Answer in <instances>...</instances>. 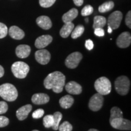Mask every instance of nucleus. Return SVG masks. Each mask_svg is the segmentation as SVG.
<instances>
[{
	"label": "nucleus",
	"mask_w": 131,
	"mask_h": 131,
	"mask_svg": "<svg viewBox=\"0 0 131 131\" xmlns=\"http://www.w3.org/2000/svg\"><path fill=\"white\" fill-rule=\"evenodd\" d=\"M30 47L26 45H21L16 48V56L20 58H26L29 56L30 53Z\"/></svg>",
	"instance_id": "15"
},
{
	"label": "nucleus",
	"mask_w": 131,
	"mask_h": 131,
	"mask_svg": "<svg viewBox=\"0 0 131 131\" xmlns=\"http://www.w3.org/2000/svg\"><path fill=\"white\" fill-rule=\"evenodd\" d=\"M126 24L129 28H131V11H129L126 16L125 18Z\"/></svg>",
	"instance_id": "35"
},
{
	"label": "nucleus",
	"mask_w": 131,
	"mask_h": 131,
	"mask_svg": "<svg viewBox=\"0 0 131 131\" xmlns=\"http://www.w3.org/2000/svg\"><path fill=\"white\" fill-rule=\"evenodd\" d=\"M94 12V8L91 5H87L81 10V15L83 16H86L90 15Z\"/></svg>",
	"instance_id": "29"
},
{
	"label": "nucleus",
	"mask_w": 131,
	"mask_h": 131,
	"mask_svg": "<svg viewBox=\"0 0 131 131\" xmlns=\"http://www.w3.org/2000/svg\"><path fill=\"white\" fill-rule=\"evenodd\" d=\"M112 29L111 28V27H109V26H108V29H107V32L109 33V34H111V33L112 32Z\"/></svg>",
	"instance_id": "40"
},
{
	"label": "nucleus",
	"mask_w": 131,
	"mask_h": 131,
	"mask_svg": "<svg viewBox=\"0 0 131 131\" xmlns=\"http://www.w3.org/2000/svg\"><path fill=\"white\" fill-rule=\"evenodd\" d=\"M84 31V27L83 25H78L73 29L71 33V37L73 39L78 38V37H81L82 34Z\"/></svg>",
	"instance_id": "25"
},
{
	"label": "nucleus",
	"mask_w": 131,
	"mask_h": 131,
	"mask_svg": "<svg viewBox=\"0 0 131 131\" xmlns=\"http://www.w3.org/2000/svg\"><path fill=\"white\" fill-rule=\"evenodd\" d=\"M32 131H39V130H32Z\"/></svg>",
	"instance_id": "43"
},
{
	"label": "nucleus",
	"mask_w": 131,
	"mask_h": 131,
	"mask_svg": "<svg viewBox=\"0 0 131 131\" xmlns=\"http://www.w3.org/2000/svg\"><path fill=\"white\" fill-rule=\"evenodd\" d=\"M52 37L49 35H45L39 37L35 40V46L38 49H43L47 46L52 41Z\"/></svg>",
	"instance_id": "12"
},
{
	"label": "nucleus",
	"mask_w": 131,
	"mask_h": 131,
	"mask_svg": "<svg viewBox=\"0 0 131 131\" xmlns=\"http://www.w3.org/2000/svg\"><path fill=\"white\" fill-rule=\"evenodd\" d=\"M17 89L14 85L10 83H5L0 86V96L4 100L14 101L18 97Z\"/></svg>",
	"instance_id": "2"
},
{
	"label": "nucleus",
	"mask_w": 131,
	"mask_h": 131,
	"mask_svg": "<svg viewBox=\"0 0 131 131\" xmlns=\"http://www.w3.org/2000/svg\"><path fill=\"white\" fill-rule=\"evenodd\" d=\"M66 77L63 73L58 71L50 73L44 81V86L47 89H52L54 92H61L65 86Z\"/></svg>",
	"instance_id": "1"
},
{
	"label": "nucleus",
	"mask_w": 131,
	"mask_h": 131,
	"mask_svg": "<svg viewBox=\"0 0 131 131\" xmlns=\"http://www.w3.org/2000/svg\"><path fill=\"white\" fill-rule=\"evenodd\" d=\"M111 126L114 129L119 130H130L131 129V122L130 120L124 119L123 117L117 118L109 119Z\"/></svg>",
	"instance_id": "6"
},
{
	"label": "nucleus",
	"mask_w": 131,
	"mask_h": 131,
	"mask_svg": "<svg viewBox=\"0 0 131 131\" xmlns=\"http://www.w3.org/2000/svg\"><path fill=\"white\" fill-rule=\"evenodd\" d=\"M37 24L39 27L45 30H49L52 27V23L51 19L47 16H40L36 19Z\"/></svg>",
	"instance_id": "16"
},
{
	"label": "nucleus",
	"mask_w": 131,
	"mask_h": 131,
	"mask_svg": "<svg viewBox=\"0 0 131 131\" xmlns=\"http://www.w3.org/2000/svg\"><path fill=\"white\" fill-rule=\"evenodd\" d=\"M44 114H45V111L43 109H39L34 111L32 114V117L35 119H38L41 118L43 116Z\"/></svg>",
	"instance_id": "32"
},
{
	"label": "nucleus",
	"mask_w": 131,
	"mask_h": 131,
	"mask_svg": "<svg viewBox=\"0 0 131 131\" xmlns=\"http://www.w3.org/2000/svg\"><path fill=\"white\" fill-rule=\"evenodd\" d=\"M53 123L52 127L54 130H57L58 129L59 125H60V122H61L62 117H63V115H62L61 112H56L53 114Z\"/></svg>",
	"instance_id": "23"
},
{
	"label": "nucleus",
	"mask_w": 131,
	"mask_h": 131,
	"mask_svg": "<svg viewBox=\"0 0 131 131\" xmlns=\"http://www.w3.org/2000/svg\"><path fill=\"white\" fill-rule=\"evenodd\" d=\"M49 100H50V98L48 95L43 94V93L35 94L32 97V103L35 104H37V105L47 103L49 101Z\"/></svg>",
	"instance_id": "17"
},
{
	"label": "nucleus",
	"mask_w": 131,
	"mask_h": 131,
	"mask_svg": "<svg viewBox=\"0 0 131 131\" xmlns=\"http://www.w3.org/2000/svg\"><path fill=\"white\" fill-rule=\"evenodd\" d=\"M35 57L38 63L41 64L45 65L49 63V62L50 61L51 55L48 50L41 49V50H37L35 52Z\"/></svg>",
	"instance_id": "10"
},
{
	"label": "nucleus",
	"mask_w": 131,
	"mask_h": 131,
	"mask_svg": "<svg viewBox=\"0 0 131 131\" xmlns=\"http://www.w3.org/2000/svg\"><path fill=\"white\" fill-rule=\"evenodd\" d=\"M88 131H99V130H96V129H89Z\"/></svg>",
	"instance_id": "41"
},
{
	"label": "nucleus",
	"mask_w": 131,
	"mask_h": 131,
	"mask_svg": "<svg viewBox=\"0 0 131 131\" xmlns=\"http://www.w3.org/2000/svg\"><path fill=\"white\" fill-rule=\"evenodd\" d=\"M130 86V80L126 76L119 77L115 81L116 91L121 95H126L129 92Z\"/></svg>",
	"instance_id": "5"
},
{
	"label": "nucleus",
	"mask_w": 131,
	"mask_h": 131,
	"mask_svg": "<svg viewBox=\"0 0 131 131\" xmlns=\"http://www.w3.org/2000/svg\"><path fill=\"white\" fill-rule=\"evenodd\" d=\"M106 24V19L103 16H95L94 18L93 28H103Z\"/></svg>",
	"instance_id": "22"
},
{
	"label": "nucleus",
	"mask_w": 131,
	"mask_h": 131,
	"mask_svg": "<svg viewBox=\"0 0 131 131\" xmlns=\"http://www.w3.org/2000/svg\"><path fill=\"white\" fill-rule=\"evenodd\" d=\"M8 110V105L5 101H0V114H5Z\"/></svg>",
	"instance_id": "34"
},
{
	"label": "nucleus",
	"mask_w": 131,
	"mask_h": 131,
	"mask_svg": "<svg viewBox=\"0 0 131 131\" xmlns=\"http://www.w3.org/2000/svg\"><path fill=\"white\" fill-rule=\"evenodd\" d=\"M123 19V14L119 11H115L109 15L107 19L108 26L111 27L112 30L118 28Z\"/></svg>",
	"instance_id": "8"
},
{
	"label": "nucleus",
	"mask_w": 131,
	"mask_h": 131,
	"mask_svg": "<svg viewBox=\"0 0 131 131\" xmlns=\"http://www.w3.org/2000/svg\"><path fill=\"white\" fill-rule=\"evenodd\" d=\"M73 127L72 124L68 122H64L61 125H59V131H72Z\"/></svg>",
	"instance_id": "28"
},
{
	"label": "nucleus",
	"mask_w": 131,
	"mask_h": 131,
	"mask_svg": "<svg viewBox=\"0 0 131 131\" xmlns=\"http://www.w3.org/2000/svg\"><path fill=\"white\" fill-rule=\"evenodd\" d=\"M9 123V119L4 116H0V127L7 126Z\"/></svg>",
	"instance_id": "33"
},
{
	"label": "nucleus",
	"mask_w": 131,
	"mask_h": 131,
	"mask_svg": "<svg viewBox=\"0 0 131 131\" xmlns=\"http://www.w3.org/2000/svg\"><path fill=\"white\" fill-rule=\"evenodd\" d=\"M65 89L68 93L73 95H79L82 92L81 85L75 81H70L65 85Z\"/></svg>",
	"instance_id": "13"
},
{
	"label": "nucleus",
	"mask_w": 131,
	"mask_h": 131,
	"mask_svg": "<svg viewBox=\"0 0 131 131\" xmlns=\"http://www.w3.org/2000/svg\"><path fill=\"white\" fill-rule=\"evenodd\" d=\"M9 34L12 38L18 40H21L25 36L24 31L16 26H13L10 27L9 30Z\"/></svg>",
	"instance_id": "18"
},
{
	"label": "nucleus",
	"mask_w": 131,
	"mask_h": 131,
	"mask_svg": "<svg viewBox=\"0 0 131 131\" xmlns=\"http://www.w3.org/2000/svg\"><path fill=\"white\" fill-rule=\"evenodd\" d=\"M104 102V98L102 95L100 94H94L90 99L89 102V107L92 111H98L102 107Z\"/></svg>",
	"instance_id": "9"
},
{
	"label": "nucleus",
	"mask_w": 131,
	"mask_h": 131,
	"mask_svg": "<svg viewBox=\"0 0 131 131\" xmlns=\"http://www.w3.org/2000/svg\"><path fill=\"white\" fill-rule=\"evenodd\" d=\"M95 89L98 94L106 95L110 94L112 85L109 80L104 77L98 78L94 83Z\"/></svg>",
	"instance_id": "3"
},
{
	"label": "nucleus",
	"mask_w": 131,
	"mask_h": 131,
	"mask_svg": "<svg viewBox=\"0 0 131 131\" xmlns=\"http://www.w3.org/2000/svg\"><path fill=\"white\" fill-rule=\"evenodd\" d=\"M7 27L4 24L0 23V39L6 37L7 35Z\"/></svg>",
	"instance_id": "31"
},
{
	"label": "nucleus",
	"mask_w": 131,
	"mask_h": 131,
	"mask_svg": "<svg viewBox=\"0 0 131 131\" xmlns=\"http://www.w3.org/2000/svg\"><path fill=\"white\" fill-rule=\"evenodd\" d=\"M114 7V3L113 1H108L101 4L98 7V10L101 13H105L109 12L112 10Z\"/></svg>",
	"instance_id": "24"
},
{
	"label": "nucleus",
	"mask_w": 131,
	"mask_h": 131,
	"mask_svg": "<svg viewBox=\"0 0 131 131\" xmlns=\"http://www.w3.org/2000/svg\"><path fill=\"white\" fill-rule=\"evenodd\" d=\"M13 74L16 78L23 79L26 77L28 74L30 68L29 65L23 61H16L11 67Z\"/></svg>",
	"instance_id": "4"
},
{
	"label": "nucleus",
	"mask_w": 131,
	"mask_h": 131,
	"mask_svg": "<svg viewBox=\"0 0 131 131\" xmlns=\"http://www.w3.org/2000/svg\"><path fill=\"white\" fill-rule=\"evenodd\" d=\"M85 47L88 50H91L94 48V42L91 40H87L85 42Z\"/></svg>",
	"instance_id": "37"
},
{
	"label": "nucleus",
	"mask_w": 131,
	"mask_h": 131,
	"mask_svg": "<svg viewBox=\"0 0 131 131\" xmlns=\"http://www.w3.org/2000/svg\"><path fill=\"white\" fill-rule=\"evenodd\" d=\"M73 29H74V24L72 22L64 23V25L62 27L60 31V35L61 37L64 38H68L72 32Z\"/></svg>",
	"instance_id": "21"
},
{
	"label": "nucleus",
	"mask_w": 131,
	"mask_h": 131,
	"mask_svg": "<svg viewBox=\"0 0 131 131\" xmlns=\"http://www.w3.org/2000/svg\"><path fill=\"white\" fill-rule=\"evenodd\" d=\"M83 58V55L80 52H75L70 54L65 61V64L69 69H75L78 66Z\"/></svg>",
	"instance_id": "7"
},
{
	"label": "nucleus",
	"mask_w": 131,
	"mask_h": 131,
	"mask_svg": "<svg viewBox=\"0 0 131 131\" xmlns=\"http://www.w3.org/2000/svg\"><path fill=\"white\" fill-rule=\"evenodd\" d=\"M120 117H123V112L122 110L118 107H113L111 110V117L109 119H112Z\"/></svg>",
	"instance_id": "26"
},
{
	"label": "nucleus",
	"mask_w": 131,
	"mask_h": 131,
	"mask_svg": "<svg viewBox=\"0 0 131 131\" xmlns=\"http://www.w3.org/2000/svg\"><path fill=\"white\" fill-rule=\"evenodd\" d=\"M74 102V100L72 96L69 95H67L63 96V97L60 98L59 103H60V105L63 109H69L72 106Z\"/></svg>",
	"instance_id": "20"
},
{
	"label": "nucleus",
	"mask_w": 131,
	"mask_h": 131,
	"mask_svg": "<svg viewBox=\"0 0 131 131\" xmlns=\"http://www.w3.org/2000/svg\"><path fill=\"white\" fill-rule=\"evenodd\" d=\"M32 106L30 104H27V105L22 106L16 111V117L20 121L24 120L27 118L29 114L32 111Z\"/></svg>",
	"instance_id": "14"
},
{
	"label": "nucleus",
	"mask_w": 131,
	"mask_h": 131,
	"mask_svg": "<svg viewBox=\"0 0 131 131\" xmlns=\"http://www.w3.org/2000/svg\"><path fill=\"white\" fill-rule=\"evenodd\" d=\"M4 74V68H3V66H1L0 65V78L3 77Z\"/></svg>",
	"instance_id": "39"
},
{
	"label": "nucleus",
	"mask_w": 131,
	"mask_h": 131,
	"mask_svg": "<svg viewBox=\"0 0 131 131\" xmlns=\"http://www.w3.org/2000/svg\"><path fill=\"white\" fill-rule=\"evenodd\" d=\"M94 29L95 35L98 36V37H103L104 35V34H105L104 29L103 28H96Z\"/></svg>",
	"instance_id": "36"
},
{
	"label": "nucleus",
	"mask_w": 131,
	"mask_h": 131,
	"mask_svg": "<svg viewBox=\"0 0 131 131\" xmlns=\"http://www.w3.org/2000/svg\"><path fill=\"white\" fill-rule=\"evenodd\" d=\"M53 123V115H47L43 118V125L46 128L52 127Z\"/></svg>",
	"instance_id": "27"
},
{
	"label": "nucleus",
	"mask_w": 131,
	"mask_h": 131,
	"mask_svg": "<svg viewBox=\"0 0 131 131\" xmlns=\"http://www.w3.org/2000/svg\"><path fill=\"white\" fill-rule=\"evenodd\" d=\"M131 35L128 32H124L121 34L117 38V45L120 48H126L130 45Z\"/></svg>",
	"instance_id": "11"
},
{
	"label": "nucleus",
	"mask_w": 131,
	"mask_h": 131,
	"mask_svg": "<svg viewBox=\"0 0 131 131\" xmlns=\"http://www.w3.org/2000/svg\"><path fill=\"white\" fill-rule=\"evenodd\" d=\"M78 15V12L77 9L73 8V9H70L68 12L63 15V17H62V19H63V21L64 23H70L77 17Z\"/></svg>",
	"instance_id": "19"
},
{
	"label": "nucleus",
	"mask_w": 131,
	"mask_h": 131,
	"mask_svg": "<svg viewBox=\"0 0 131 131\" xmlns=\"http://www.w3.org/2000/svg\"><path fill=\"white\" fill-rule=\"evenodd\" d=\"M73 1L77 6H81L83 4L84 0H73Z\"/></svg>",
	"instance_id": "38"
},
{
	"label": "nucleus",
	"mask_w": 131,
	"mask_h": 131,
	"mask_svg": "<svg viewBox=\"0 0 131 131\" xmlns=\"http://www.w3.org/2000/svg\"><path fill=\"white\" fill-rule=\"evenodd\" d=\"M56 0H39L40 6L42 7H50L55 3Z\"/></svg>",
	"instance_id": "30"
},
{
	"label": "nucleus",
	"mask_w": 131,
	"mask_h": 131,
	"mask_svg": "<svg viewBox=\"0 0 131 131\" xmlns=\"http://www.w3.org/2000/svg\"><path fill=\"white\" fill-rule=\"evenodd\" d=\"M88 19H89L88 18H86V19H85V21H86V23H88Z\"/></svg>",
	"instance_id": "42"
}]
</instances>
